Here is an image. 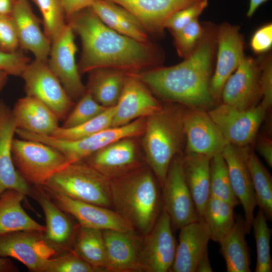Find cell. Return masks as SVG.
Wrapping results in <instances>:
<instances>
[{
	"label": "cell",
	"instance_id": "1",
	"mask_svg": "<svg viewBox=\"0 0 272 272\" xmlns=\"http://www.w3.org/2000/svg\"><path fill=\"white\" fill-rule=\"evenodd\" d=\"M67 23L81 40L78 64L80 74L98 69H112L130 74L160 66L162 56L150 41L142 42L106 25L91 8L69 18Z\"/></svg>",
	"mask_w": 272,
	"mask_h": 272
},
{
	"label": "cell",
	"instance_id": "2",
	"mask_svg": "<svg viewBox=\"0 0 272 272\" xmlns=\"http://www.w3.org/2000/svg\"><path fill=\"white\" fill-rule=\"evenodd\" d=\"M217 28L205 26L192 52L181 62L133 74L151 91L171 103L205 109L216 102L210 89L216 51Z\"/></svg>",
	"mask_w": 272,
	"mask_h": 272
},
{
	"label": "cell",
	"instance_id": "3",
	"mask_svg": "<svg viewBox=\"0 0 272 272\" xmlns=\"http://www.w3.org/2000/svg\"><path fill=\"white\" fill-rule=\"evenodd\" d=\"M112 209L142 236L153 228L162 211L161 186L146 164L110 180Z\"/></svg>",
	"mask_w": 272,
	"mask_h": 272
},
{
	"label": "cell",
	"instance_id": "4",
	"mask_svg": "<svg viewBox=\"0 0 272 272\" xmlns=\"http://www.w3.org/2000/svg\"><path fill=\"white\" fill-rule=\"evenodd\" d=\"M184 110L174 104L162 105L158 111L146 117L141 145L145 162L161 187L171 161L183 154L185 147Z\"/></svg>",
	"mask_w": 272,
	"mask_h": 272
},
{
	"label": "cell",
	"instance_id": "5",
	"mask_svg": "<svg viewBox=\"0 0 272 272\" xmlns=\"http://www.w3.org/2000/svg\"><path fill=\"white\" fill-rule=\"evenodd\" d=\"M110 180L83 160L71 163L43 186L71 198L112 209Z\"/></svg>",
	"mask_w": 272,
	"mask_h": 272
},
{
	"label": "cell",
	"instance_id": "6",
	"mask_svg": "<svg viewBox=\"0 0 272 272\" xmlns=\"http://www.w3.org/2000/svg\"><path fill=\"white\" fill-rule=\"evenodd\" d=\"M146 117L137 119L118 127H110L89 137L76 140H64L17 129L21 139L43 142L62 153L69 163L83 160L97 151L120 139L139 137L143 134Z\"/></svg>",
	"mask_w": 272,
	"mask_h": 272
},
{
	"label": "cell",
	"instance_id": "7",
	"mask_svg": "<svg viewBox=\"0 0 272 272\" xmlns=\"http://www.w3.org/2000/svg\"><path fill=\"white\" fill-rule=\"evenodd\" d=\"M12 154L18 172L30 185L35 186H43L70 164L59 150L39 141L14 139Z\"/></svg>",
	"mask_w": 272,
	"mask_h": 272
},
{
	"label": "cell",
	"instance_id": "8",
	"mask_svg": "<svg viewBox=\"0 0 272 272\" xmlns=\"http://www.w3.org/2000/svg\"><path fill=\"white\" fill-rule=\"evenodd\" d=\"M21 77L24 81L26 95L41 101L56 114L59 121H64L75 103L47 61L35 59L27 65Z\"/></svg>",
	"mask_w": 272,
	"mask_h": 272
},
{
	"label": "cell",
	"instance_id": "9",
	"mask_svg": "<svg viewBox=\"0 0 272 272\" xmlns=\"http://www.w3.org/2000/svg\"><path fill=\"white\" fill-rule=\"evenodd\" d=\"M161 198L162 209L169 216L173 230L199 219L185 180L182 154L176 156L170 163L161 187Z\"/></svg>",
	"mask_w": 272,
	"mask_h": 272
},
{
	"label": "cell",
	"instance_id": "10",
	"mask_svg": "<svg viewBox=\"0 0 272 272\" xmlns=\"http://www.w3.org/2000/svg\"><path fill=\"white\" fill-rule=\"evenodd\" d=\"M267 111L260 104L240 110L222 103L208 112L229 144L243 147L255 140Z\"/></svg>",
	"mask_w": 272,
	"mask_h": 272
},
{
	"label": "cell",
	"instance_id": "11",
	"mask_svg": "<svg viewBox=\"0 0 272 272\" xmlns=\"http://www.w3.org/2000/svg\"><path fill=\"white\" fill-rule=\"evenodd\" d=\"M74 34L67 23L51 41L47 63L71 98L78 100L87 90L76 61L77 47Z\"/></svg>",
	"mask_w": 272,
	"mask_h": 272
},
{
	"label": "cell",
	"instance_id": "12",
	"mask_svg": "<svg viewBox=\"0 0 272 272\" xmlns=\"http://www.w3.org/2000/svg\"><path fill=\"white\" fill-rule=\"evenodd\" d=\"M176 246L170 218L162 209L152 229L143 236L140 257L143 271H170Z\"/></svg>",
	"mask_w": 272,
	"mask_h": 272
},
{
	"label": "cell",
	"instance_id": "13",
	"mask_svg": "<svg viewBox=\"0 0 272 272\" xmlns=\"http://www.w3.org/2000/svg\"><path fill=\"white\" fill-rule=\"evenodd\" d=\"M244 40L238 26L224 23L217 28L215 67L210 89L216 101L221 100L224 85L245 56Z\"/></svg>",
	"mask_w": 272,
	"mask_h": 272
},
{
	"label": "cell",
	"instance_id": "14",
	"mask_svg": "<svg viewBox=\"0 0 272 272\" xmlns=\"http://www.w3.org/2000/svg\"><path fill=\"white\" fill-rule=\"evenodd\" d=\"M188 107L185 108L183 118L184 153H196L211 158L222 153L229 143L208 112L204 109Z\"/></svg>",
	"mask_w": 272,
	"mask_h": 272
},
{
	"label": "cell",
	"instance_id": "15",
	"mask_svg": "<svg viewBox=\"0 0 272 272\" xmlns=\"http://www.w3.org/2000/svg\"><path fill=\"white\" fill-rule=\"evenodd\" d=\"M57 253L45 239L44 232L24 231L0 236V257L15 258L30 271L42 272L46 260Z\"/></svg>",
	"mask_w": 272,
	"mask_h": 272
},
{
	"label": "cell",
	"instance_id": "16",
	"mask_svg": "<svg viewBox=\"0 0 272 272\" xmlns=\"http://www.w3.org/2000/svg\"><path fill=\"white\" fill-rule=\"evenodd\" d=\"M116 141L83 160L110 180L130 173L146 164L136 139Z\"/></svg>",
	"mask_w": 272,
	"mask_h": 272
},
{
	"label": "cell",
	"instance_id": "17",
	"mask_svg": "<svg viewBox=\"0 0 272 272\" xmlns=\"http://www.w3.org/2000/svg\"><path fill=\"white\" fill-rule=\"evenodd\" d=\"M42 186L54 203L81 226L101 230L135 231L127 221L112 209L72 199Z\"/></svg>",
	"mask_w": 272,
	"mask_h": 272
},
{
	"label": "cell",
	"instance_id": "18",
	"mask_svg": "<svg viewBox=\"0 0 272 272\" xmlns=\"http://www.w3.org/2000/svg\"><path fill=\"white\" fill-rule=\"evenodd\" d=\"M260 62L245 56L222 89L223 103L240 110L255 106L261 96Z\"/></svg>",
	"mask_w": 272,
	"mask_h": 272
},
{
	"label": "cell",
	"instance_id": "19",
	"mask_svg": "<svg viewBox=\"0 0 272 272\" xmlns=\"http://www.w3.org/2000/svg\"><path fill=\"white\" fill-rule=\"evenodd\" d=\"M162 107L147 86L133 74L128 73L115 106L111 127L121 126L137 119L147 117Z\"/></svg>",
	"mask_w": 272,
	"mask_h": 272
},
{
	"label": "cell",
	"instance_id": "20",
	"mask_svg": "<svg viewBox=\"0 0 272 272\" xmlns=\"http://www.w3.org/2000/svg\"><path fill=\"white\" fill-rule=\"evenodd\" d=\"M41 207L45 219L44 237L58 252L72 250L79 224L75 225L68 215L51 199L42 186H32L30 196Z\"/></svg>",
	"mask_w": 272,
	"mask_h": 272
},
{
	"label": "cell",
	"instance_id": "21",
	"mask_svg": "<svg viewBox=\"0 0 272 272\" xmlns=\"http://www.w3.org/2000/svg\"><path fill=\"white\" fill-rule=\"evenodd\" d=\"M17 126L12 109L0 101V196L6 190L14 189L30 196L31 186L16 169L12 147Z\"/></svg>",
	"mask_w": 272,
	"mask_h": 272
},
{
	"label": "cell",
	"instance_id": "22",
	"mask_svg": "<svg viewBox=\"0 0 272 272\" xmlns=\"http://www.w3.org/2000/svg\"><path fill=\"white\" fill-rule=\"evenodd\" d=\"M233 191L242 205L247 234L249 233L256 206L251 175L243 147L228 144L222 151Z\"/></svg>",
	"mask_w": 272,
	"mask_h": 272
},
{
	"label": "cell",
	"instance_id": "23",
	"mask_svg": "<svg viewBox=\"0 0 272 272\" xmlns=\"http://www.w3.org/2000/svg\"><path fill=\"white\" fill-rule=\"evenodd\" d=\"M105 244L107 271H143L140 251L143 236L135 231L102 230Z\"/></svg>",
	"mask_w": 272,
	"mask_h": 272
},
{
	"label": "cell",
	"instance_id": "24",
	"mask_svg": "<svg viewBox=\"0 0 272 272\" xmlns=\"http://www.w3.org/2000/svg\"><path fill=\"white\" fill-rule=\"evenodd\" d=\"M128 11L147 33H163L168 20L175 13L199 0H108Z\"/></svg>",
	"mask_w": 272,
	"mask_h": 272
},
{
	"label": "cell",
	"instance_id": "25",
	"mask_svg": "<svg viewBox=\"0 0 272 272\" xmlns=\"http://www.w3.org/2000/svg\"><path fill=\"white\" fill-rule=\"evenodd\" d=\"M11 16L15 25L19 47L32 52L35 59L47 61L51 41L42 31L40 21L28 0H16Z\"/></svg>",
	"mask_w": 272,
	"mask_h": 272
},
{
	"label": "cell",
	"instance_id": "26",
	"mask_svg": "<svg viewBox=\"0 0 272 272\" xmlns=\"http://www.w3.org/2000/svg\"><path fill=\"white\" fill-rule=\"evenodd\" d=\"M174 260L170 271L195 272L197 264L208 250L211 239L208 225L203 218L180 229Z\"/></svg>",
	"mask_w": 272,
	"mask_h": 272
},
{
	"label": "cell",
	"instance_id": "27",
	"mask_svg": "<svg viewBox=\"0 0 272 272\" xmlns=\"http://www.w3.org/2000/svg\"><path fill=\"white\" fill-rule=\"evenodd\" d=\"M12 110L17 128L51 136L59 127L56 114L35 97L26 95L20 98Z\"/></svg>",
	"mask_w": 272,
	"mask_h": 272
},
{
	"label": "cell",
	"instance_id": "28",
	"mask_svg": "<svg viewBox=\"0 0 272 272\" xmlns=\"http://www.w3.org/2000/svg\"><path fill=\"white\" fill-rule=\"evenodd\" d=\"M211 158L196 153L182 154L185 180L199 219L210 197Z\"/></svg>",
	"mask_w": 272,
	"mask_h": 272
},
{
	"label": "cell",
	"instance_id": "29",
	"mask_svg": "<svg viewBox=\"0 0 272 272\" xmlns=\"http://www.w3.org/2000/svg\"><path fill=\"white\" fill-rule=\"evenodd\" d=\"M91 8L112 30L142 42H150L149 34L140 22L120 6L108 0H96Z\"/></svg>",
	"mask_w": 272,
	"mask_h": 272
},
{
	"label": "cell",
	"instance_id": "30",
	"mask_svg": "<svg viewBox=\"0 0 272 272\" xmlns=\"http://www.w3.org/2000/svg\"><path fill=\"white\" fill-rule=\"evenodd\" d=\"M25 197L14 189L7 190L0 196V236L24 231L44 232L45 226L33 220L22 208Z\"/></svg>",
	"mask_w": 272,
	"mask_h": 272
},
{
	"label": "cell",
	"instance_id": "31",
	"mask_svg": "<svg viewBox=\"0 0 272 272\" xmlns=\"http://www.w3.org/2000/svg\"><path fill=\"white\" fill-rule=\"evenodd\" d=\"M246 234L245 219L238 215L233 227L219 243L227 271H251L249 248L245 240Z\"/></svg>",
	"mask_w": 272,
	"mask_h": 272
},
{
	"label": "cell",
	"instance_id": "32",
	"mask_svg": "<svg viewBox=\"0 0 272 272\" xmlns=\"http://www.w3.org/2000/svg\"><path fill=\"white\" fill-rule=\"evenodd\" d=\"M88 73L87 91L101 105L115 106L128 73L112 69H98Z\"/></svg>",
	"mask_w": 272,
	"mask_h": 272
},
{
	"label": "cell",
	"instance_id": "33",
	"mask_svg": "<svg viewBox=\"0 0 272 272\" xmlns=\"http://www.w3.org/2000/svg\"><path fill=\"white\" fill-rule=\"evenodd\" d=\"M72 250L99 272L107 271V252L102 230L80 225Z\"/></svg>",
	"mask_w": 272,
	"mask_h": 272
},
{
	"label": "cell",
	"instance_id": "34",
	"mask_svg": "<svg viewBox=\"0 0 272 272\" xmlns=\"http://www.w3.org/2000/svg\"><path fill=\"white\" fill-rule=\"evenodd\" d=\"M243 150L251 175L256 206L263 212L266 219H272V178L255 154L248 146Z\"/></svg>",
	"mask_w": 272,
	"mask_h": 272
},
{
	"label": "cell",
	"instance_id": "35",
	"mask_svg": "<svg viewBox=\"0 0 272 272\" xmlns=\"http://www.w3.org/2000/svg\"><path fill=\"white\" fill-rule=\"evenodd\" d=\"M234 207L211 196L206 205L202 218L209 229L211 239L220 243L234 225Z\"/></svg>",
	"mask_w": 272,
	"mask_h": 272
},
{
	"label": "cell",
	"instance_id": "36",
	"mask_svg": "<svg viewBox=\"0 0 272 272\" xmlns=\"http://www.w3.org/2000/svg\"><path fill=\"white\" fill-rule=\"evenodd\" d=\"M210 194L234 207L240 204L233 191L222 153L215 155L210 160Z\"/></svg>",
	"mask_w": 272,
	"mask_h": 272
},
{
	"label": "cell",
	"instance_id": "37",
	"mask_svg": "<svg viewBox=\"0 0 272 272\" xmlns=\"http://www.w3.org/2000/svg\"><path fill=\"white\" fill-rule=\"evenodd\" d=\"M256 246V264L255 272L272 271V261L270 255V240L271 229L266 222V218L259 208L254 217L252 227Z\"/></svg>",
	"mask_w": 272,
	"mask_h": 272
},
{
	"label": "cell",
	"instance_id": "38",
	"mask_svg": "<svg viewBox=\"0 0 272 272\" xmlns=\"http://www.w3.org/2000/svg\"><path fill=\"white\" fill-rule=\"evenodd\" d=\"M115 106L107 108L103 112L90 120L76 127L65 128L59 127L51 135L64 140L81 139L111 127Z\"/></svg>",
	"mask_w": 272,
	"mask_h": 272
},
{
	"label": "cell",
	"instance_id": "39",
	"mask_svg": "<svg viewBox=\"0 0 272 272\" xmlns=\"http://www.w3.org/2000/svg\"><path fill=\"white\" fill-rule=\"evenodd\" d=\"M42 16L44 32L51 41L63 30L67 23L59 0H32Z\"/></svg>",
	"mask_w": 272,
	"mask_h": 272
},
{
	"label": "cell",
	"instance_id": "40",
	"mask_svg": "<svg viewBox=\"0 0 272 272\" xmlns=\"http://www.w3.org/2000/svg\"><path fill=\"white\" fill-rule=\"evenodd\" d=\"M107 107L98 103L86 91L69 113L61 126L69 128L81 125L103 112Z\"/></svg>",
	"mask_w": 272,
	"mask_h": 272
},
{
	"label": "cell",
	"instance_id": "41",
	"mask_svg": "<svg viewBox=\"0 0 272 272\" xmlns=\"http://www.w3.org/2000/svg\"><path fill=\"white\" fill-rule=\"evenodd\" d=\"M73 250L46 260L42 272H98Z\"/></svg>",
	"mask_w": 272,
	"mask_h": 272
},
{
	"label": "cell",
	"instance_id": "42",
	"mask_svg": "<svg viewBox=\"0 0 272 272\" xmlns=\"http://www.w3.org/2000/svg\"><path fill=\"white\" fill-rule=\"evenodd\" d=\"M205 26L196 19L178 31L172 33L174 44L178 55L183 58L194 50L201 38Z\"/></svg>",
	"mask_w": 272,
	"mask_h": 272
},
{
	"label": "cell",
	"instance_id": "43",
	"mask_svg": "<svg viewBox=\"0 0 272 272\" xmlns=\"http://www.w3.org/2000/svg\"><path fill=\"white\" fill-rule=\"evenodd\" d=\"M209 0H199L172 15L167 21L165 28L175 33L196 19L206 10Z\"/></svg>",
	"mask_w": 272,
	"mask_h": 272
},
{
	"label": "cell",
	"instance_id": "44",
	"mask_svg": "<svg viewBox=\"0 0 272 272\" xmlns=\"http://www.w3.org/2000/svg\"><path fill=\"white\" fill-rule=\"evenodd\" d=\"M19 47L16 29L11 15H0V49L15 52Z\"/></svg>",
	"mask_w": 272,
	"mask_h": 272
},
{
	"label": "cell",
	"instance_id": "45",
	"mask_svg": "<svg viewBox=\"0 0 272 272\" xmlns=\"http://www.w3.org/2000/svg\"><path fill=\"white\" fill-rule=\"evenodd\" d=\"M30 62L29 58L22 52H7L0 49V71L9 75L21 77Z\"/></svg>",
	"mask_w": 272,
	"mask_h": 272
},
{
	"label": "cell",
	"instance_id": "46",
	"mask_svg": "<svg viewBox=\"0 0 272 272\" xmlns=\"http://www.w3.org/2000/svg\"><path fill=\"white\" fill-rule=\"evenodd\" d=\"M260 88L262 101L260 104L267 110L272 105V62L269 56L260 61Z\"/></svg>",
	"mask_w": 272,
	"mask_h": 272
},
{
	"label": "cell",
	"instance_id": "47",
	"mask_svg": "<svg viewBox=\"0 0 272 272\" xmlns=\"http://www.w3.org/2000/svg\"><path fill=\"white\" fill-rule=\"evenodd\" d=\"M250 46L255 53L261 54L272 46V24L267 23L259 28L253 34Z\"/></svg>",
	"mask_w": 272,
	"mask_h": 272
},
{
	"label": "cell",
	"instance_id": "48",
	"mask_svg": "<svg viewBox=\"0 0 272 272\" xmlns=\"http://www.w3.org/2000/svg\"><path fill=\"white\" fill-rule=\"evenodd\" d=\"M67 19L73 15L91 8L96 0H59Z\"/></svg>",
	"mask_w": 272,
	"mask_h": 272
},
{
	"label": "cell",
	"instance_id": "49",
	"mask_svg": "<svg viewBox=\"0 0 272 272\" xmlns=\"http://www.w3.org/2000/svg\"><path fill=\"white\" fill-rule=\"evenodd\" d=\"M258 153L263 157L267 165L272 167V142L266 137H260L256 144Z\"/></svg>",
	"mask_w": 272,
	"mask_h": 272
},
{
	"label": "cell",
	"instance_id": "50",
	"mask_svg": "<svg viewBox=\"0 0 272 272\" xmlns=\"http://www.w3.org/2000/svg\"><path fill=\"white\" fill-rule=\"evenodd\" d=\"M208 250L206 251L199 260L195 268V272H212Z\"/></svg>",
	"mask_w": 272,
	"mask_h": 272
},
{
	"label": "cell",
	"instance_id": "51",
	"mask_svg": "<svg viewBox=\"0 0 272 272\" xmlns=\"http://www.w3.org/2000/svg\"><path fill=\"white\" fill-rule=\"evenodd\" d=\"M19 269L9 258L0 257V272H16Z\"/></svg>",
	"mask_w": 272,
	"mask_h": 272
},
{
	"label": "cell",
	"instance_id": "52",
	"mask_svg": "<svg viewBox=\"0 0 272 272\" xmlns=\"http://www.w3.org/2000/svg\"><path fill=\"white\" fill-rule=\"evenodd\" d=\"M16 0H0V15H11Z\"/></svg>",
	"mask_w": 272,
	"mask_h": 272
},
{
	"label": "cell",
	"instance_id": "53",
	"mask_svg": "<svg viewBox=\"0 0 272 272\" xmlns=\"http://www.w3.org/2000/svg\"><path fill=\"white\" fill-rule=\"evenodd\" d=\"M267 1L268 0H249L248 8L246 13L247 16L248 17L252 16L259 7Z\"/></svg>",
	"mask_w": 272,
	"mask_h": 272
},
{
	"label": "cell",
	"instance_id": "54",
	"mask_svg": "<svg viewBox=\"0 0 272 272\" xmlns=\"http://www.w3.org/2000/svg\"><path fill=\"white\" fill-rule=\"evenodd\" d=\"M8 76L9 75L7 73L0 71V91L5 85Z\"/></svg>",
	"mask_w": 272,
	"mask_h": 272
},
{
	"label": "cell",
	"instance_id": "55",
	"mask_svg": "<svg viewBox=\"0 0 272 272\" xmlns=\"http://www.w3.org/2000/svg\"></svg>",
	"mask_w": 272,
	"mask_h": 272
}]
</instances>
